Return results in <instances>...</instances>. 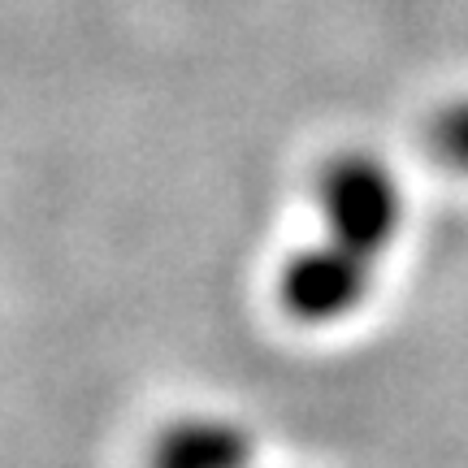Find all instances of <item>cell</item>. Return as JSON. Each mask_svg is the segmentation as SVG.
<instances>
[{"label":"cell","mask_w":468,"mask_h":468,"mask_svg":"<svg viewBox=\"0 0 468 468\" xmlns=\"http://www.w3.org/2000/svg\"><path fill=\"white\" fill-rule=\"evenodd\" d=\"M321 218L330 226V243L373 261L390 248L403 221V196L395 178L373 156H338L321 169L317 183Z\"/></svg>","instance_id":"obj_1"},{"label":"cell","mask_w":468,"mask_h":468,"mask_svg":"<svg viewBox=\"0 0 468 468\" xmlns=\"http://www.w3.org/2000/svg\"><path fill=\"white\" fill-rule=\"evenodd\" d=\"M368 295V261L356 251L325 243L291 256L278 273V303L300 325L343 321Z\"/></svg>","instance_id":"obj_2"},{"label":"cell","mask_w":468,"mask_h":468,"mask_svg":"<svg viewBox=\"0 0 468 468\" xmlns=\"http://www.w3.org/2000/svg\"><path fill=\"white\" fill-rule=\"evenodd\" d=\"M251 438L230 420H174L152 442L148 468H248Z\"/></svg>","instance_id":"obj_3"},{"label":"cell","mask_w":468,"mask_h":468,"mask_svg":"<svg viewBox=\"0 0 468 468\" xmlns=\"http://www.w3.org/2000/svg\"><path fill=\"white\" fill-rule=\"evenodd\" d=\"M434 152L447 165L468 174V104L447 109V113L434 122Z\"/></svg>","instance_id":"obj_4"}]
</instances>
